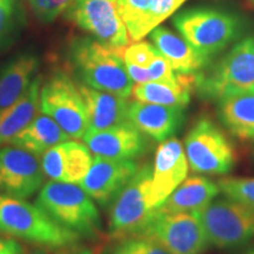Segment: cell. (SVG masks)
I'll return each instance as SVG.
<instances>
[{
  "label": "cell",
  "mask_w": 254,
  "mask_h": 254,
  "mask_svg": "<svg viewBox=\"0 0 254 254\" xmlns=\"http://www.w3.org/2000/svg\"><path fill=\"white\" fill-rule=\"evenodd\" d=\"M123 53L94 38H74L69 46L73 67L85 85L127 99L132 94L133 81L126 71Z\"/></svg>",
  "instance_id": "1"
},
{
  "label": "cell",
  "mask_w": 254,
  "mask_h": 254,
  "mask_svg": "<svg viewBox=\"0 0 254 254\" xmlns=\"http://www.w3.org/2000/svg\"><path fill=\"white\" fill-rule=\"evenodd\" d=\"M0 232L47 247L72 246L81 237L53 220L39 205L6 194H0Z\"/></svg>",
  "instance_id": "2"
},
{
  "label": "cell",
  "mask_w": 254,
  "mask_h": 254,
  "mask_svg": "<svg viewBox=\"0 0 254 254\" xmlns=\"http://www.w3.org/2000/svg\"><path fill=\"white\" fill-rule=\"evenodd\" d=\"M53 220L80 236H94L100 228V214L90 195L78 184L50 182L37 200Z\"/></svg>",
  "instance_id": "3"
},
{
  "label": "cell",
  "mask_w": 254,
  "mask_h": 254,
  "mask_svg": "<svg viewBox=\"0 0 254 254\" xmlns=\"http://www.w3.org/2000/svg\"><path fill=\"white\" fill-rule=\"evenodd\" d=\"M195 87L215 100L254 90V37L236 44L207 73L196 74Z\"/></svg>",
  "instance_id": "4"
},
{
  "label": "cell",
  "mask_w": 254,
  "mask_h": 254,
  "mask_svg": "<svg viewBox=\"0 0 254 254\" xmlns=\"http://www.w3.org/2000/svg\"><path fill=\"white\" fill-rule=\"evenodd\" d=\"M173 24L193 49L208 58L221 52L240 31L234 15L211 8L182 12L174 17Z\"/></svg>",
  "instance_id": "5"
},
{
  "label": "cell",
  "mask_w": 254,
  "mask_h": 254,
  "mask_svg": "<svg viewBox=\"0 0 254 254\" xmlns=\"http://www.w3.org/2000/svg\"><path fill=\"white\" fill-rule=\"evenodd\" d=\"M152 167H139L111 209V231L118 237H140L157 211L151 201Z\"/></svg>",
  "instance_id": "6"
},
{
  "label": "cell",
  "mask_w": 254,
  "mask_h": 254,
  "mask_svg": "<svg viewBox=\"0 0 254 254\" xmlns=\"http://www.w3.org/2000/svg\"><path fill=\"white\" fill-rule=\"evenodd\" d=\"M39 109L69 135L82 139L88 129L87 111L79 87L66 73L57 71L41 86Z\"/></svg>",
  "instance_id": "7"
},
{
  "label": "cell",
  "mask_w": 254,
  "mask_h": 254,
  "mask_svg": "<svg viewBox=\"0 0 254 254\" xmlns=\"http://www.w3.org/2000/svg\"><path fill=\"white\" fill-rule=\"evenodd\" d=\"M209 245L237 249L254 239V208L232 199L212 201L199 212Z\"/></svg>",
  "instance_id": "8"
},
{
  "label": "cell",
  "mask_w": 254,
  "mask_h": 254,
  "mask_svg": "<svg viewBox=\"0 0 254 254\" xmlns=\"http://www.w3.org/2000/svg\"><path fill=\"white\" fill-rule=\"evenodd\" d=\"M187 163L193 172L226 174L233 167L234 148L213 122L201 118L190 129L184 145Z\"/></svg>",
  "instance_id": "9"
},
{
  "label": "cell",
  "mask_w": 254,
  "mask_h": 254,
  "mask_svg": "<svg viewBox=\"0 0 254 254\" xmlns=\"http://www.w3.org/2000/svg\"><path fill=\"white\" fill-rule=\"evenodd\" d=\"M140 237H148L171 254H202L209 246L208 238L195 212L166 213L157 208Z\"/></svg>",
  "instance_id": "10"
},
{
  "label": "cell",
  "mask_w": 254,
  "mask_h": 254,
  "mask_svg": "<svg viewBox=\"0 0 254 254\" xmlns=\"http://www.w3.org/2000/svg\"><path fill=\"white\" fill-rule=\"evenodd\" d=\"M65 18L111 49L124 51L129 37L118 11V0H74Z\"/></svg>",
  "instance_id": "11"
},
{
  "label": "cell",
  "mask_w": 254,
  "mask_h": 254,
  "mask_svg": "<svg viewBox=\"0 0 254 254\" xmlns=\"http://www.w3.org/2000/svg\"><path fill=\"white\" fill-rule=\"evenodd\" d=\"M44 176L37 155L12 145L0 148V192L18 199L30 198L43 185Z\"/></svg>",
  "instance_id": "12"
},
{
  "label": "cell",
  "mask_w": 254,
  "mask_h": 254,
  "mask_svg": "<svg viewBox=\"0 0 254 254\" xmlns=\"http://www.w3.org/2000/svg\"><path fill=\"white\" fill-rule=\"evenodd\" d=\"M138 168L128 159L95 157L80 186L98 204L107 205L118 196Z\"/></svg>",
  "instance_id": "13"
},
{
  "label": "cell",
  "mask_w": 254,
  "mask_h": 254,
  "mask_svg": "<svg viewBox=\"0 0 254 254\" xmlns=\"http://www.w3.org/2000/svg\"><path fill=\"white\" fill-rule=\"evenodd\" d=\"M189 163L184 146L178 139L168 138L159 145L152 167L151 201L160 207L171 193L187 178Z\"/></svg>",
  "instance_id": "14"
},
{
  "label": "cell",
  "mask_w": 254,
  "mask_h": 254,
  "mask_svg": "<svg viewBox=\"0 0 254 254\" xmlns=\"http://www.w3.org/2000/svg\"><path fill=\"white\" fill-rule=\"evenodd\" d=\"M82 140L97 157L128 160L144 154L148 144L142 133L131 123H124L99 131L87 129Z\"/></svg>",
  "instance_id": "15"
},
{
  "label": "cell",
  "mask_w": 254,
  "mask_h": 254,
  "mask_svg": "<svg viewBox=\"0 0 254 254\" xmlns=\"http://www.w3.org/2000/svg\"><path fill=\"white\" fill-rule=\"evenodd\" d=\"M93 159L85 144L66 140L53 146L41 157L44 173L52 180L80 185Z\"/></svg>",
  "instance_id": "16"
},
{
  "label": "cell",
  "mask_w": 254,
  "mask_h": 254,
  "mask_svg": "<svg viewBox=\"0 0 254 254\" xmlns=\"http://www.w3.org/2000/svg\"><path fill=\"white\" fill-rule=\"evenodd\" d=\"M186 0H118V11L129 39L139 41L150 34Z\"/></svg>",
  "instance_id": "17"
},
{
  "label": "cell",
  "mask_w": 254,
  "mask_h": 254,
  "mask_svg": "<svg viewBox=\"0 0 254 254\" xmlns=\"http://www.w3.org/2000/svg\"><path fill=\"white\" fill-rule=\"evenodd\" d=\"M127 119L142 134L157 141H164L179 131L185 122L182 107L132 101L128 104Z\"/></svg>",
  "instance_id": "18"
},
{
  "label": "cell",
  "mask_w": 254,
  "mask_h": 254,
  "mask_svg": "<svg viewBox=\"0 0 254 254\" xmlns=\"http://www.w3.org/2000/svg\"><path fill=\"white\" fill-rule=\"evenodd\" d=\"M79 91L84 98L87 111L88 129L99 131L128 123L126 98L92 88L87 85H79Z\"/></svg>",
  "instance_id": "19"
},
{
  "label": "cell",
  "mask_w": 254,
  "mask_h": 254,
  "mask_svg": "<svg viewBox=\"0 0 254 254\" xmlns=\"http://www.w3.org/2000/svg\"><path fill=\"white\" fill-rule=\"evenodd\" d=\"M155 49L178 73L193 74L207 65L209 58L193 49L184 38L166 27H155L150 33Z\"/></svg>",
  "instance_id": "20"
},
{
  "label": "cell",
  "mask_w": 254,
  "mask_h": 254,
  "mask_svg": "<svg viewBox=\"0 0 254 254\" xmlns=\"http://www.w3.org/2000/svg\"><path fill=\"white\" fill-rule=\"evenodd\" d=\"M219 190H220L218 184L207 178L200 176L189 177L171 193L164 204L158 208L166 213H179V212L199 213L213 201Z\"/></svg>",
  "instance_id": "21"
},
{
  "label": "cell",
  "mask_w": 254,
  "mask_h": 254,
  "mask_svg": "<svg viewBox=\"0 0 254 254\" xmlns=\"http://www.w3.org/2000/svg\"><path fill=\"white\" fill-rule=\"evenodd\" d=\"M195 73H179V80L177 82L148 81L136 84L132 88V95L141 103L185 109L190 100V92L195 86Z\"/></svg>",
  "instance_id": "22"
},
{
  "label": "cell",
  "mask_w": 254,
  "mask_h": 254,
  "mask_svg": "<svg viewBox=\"0 0 254 254\" xmlns=\"http://www.w3.org/2000/svg\"><path fill=\"white\" fill-rule=\"evenodd\" d=\"M38 58L25 53L14 58L0 72V114L23 97L38 71Z\"/></svg>",
  "instance_id": "23"
},
{
  "label": "cell",
  "mask_w": 254,
  "mask_h": 254,
  "mask_svg": "<svg viewBox=\"0 0 254 254\" xmlns=\"http://www.w3.org/2000/svg\"><path fill=\"white\" fill-rule=\"evenodd\" d=\"M69 140V135L46 114H40L18 134L9 139L8 145L23 148L34 155H43L53 146Z\"/></svg>",
  "instance_id": "24"
},
{
  "label": "cell",
  "mask_w": 254,
  "mask_h": 254,
  "mask_svg": "<svg viewBox=\"0 0 254 254\" xmlns=\"http://www.w3.org/2000/svg\"><path fill=\"white\" fill-rule=\"evenodd\" d=\"M219 119L241 140H254V90L219 100Z\"/></svg>",
  "instance_id": "25"
},
{
  "label": "cell",
  "mask_w": 254,
  "mask_h": 254,
  "mask_svg": "<svg viewBox=\"0 0 254 254\" xmlns=\"http://www.w3.org/2000/svg\"><path fill=\"white\" fill-rule=\"evenodd\" d=\"M41 80L40 75H36L23 97L0 114V145L7 144L9 139L36 118L39 109Z\"/></svg>",
  "instance_id": "26"
},
{
  "label": "cell",
  "mask_w": 254,
  "mask_h": 254,
  "mask_svg": "<svg viewBox=\"0 0 254 254\" xmlns=\"http://www.w3.org/2000/svg\"><path fill=\"white\" fill-rule=\"evenodd\" d=\"M23 21L21 0H0V49L13 39Z\"/></svg>",
  "instance_id": "27"
},
{
  "label": "cell",
  "mask_w": 254,
  "mask_h": 254,
  "mask_svg": "<svg viewBox=\"0 0 254 254\" xmlns=\"http://www.w3.org/2000/svg\"><path fill=\"white\" fill-rule=\"evenodd\" d=\"M218 186L227 198L254 208V178H226Z\"/></svg>",
  "instance_id": "28"
},
{
  "label": "cell",
  "mask_w": 254,
  "mask_h": 254,
  "mask_svg": "<svg viewBox=\"0 0 254 254\" xmlns=\"http://www.w3.org/2000/svg\"><path fill=\"white\" fill-rule=\"evenodd\" d=\"M74 0H28L30 6L41 23H53L60 14L65 11Z\"/></svg>",
  "instance_id": "29"
},
{
  "label": "cell",
  "mask_w": 254,
  "mask_h": 254,
  "mask_svg": "<svg viewBox=\"0 0 254 254\" xmlns=\"http://www.w3.org/2000/svg\"><path fill=\"white\" fill-rule=\"evenodd\" d=\"M158 55L159 51L155 49L154 45L147 41L139 40L124 50L123 58L126 64H133V65L147 68Z\"/></svg>",
  "instance_id": "30"
},
{
  "label": "cell",
  "mask_w": 254,
  "mask_h": 254,
  "mask_svg": "<svg viewBox=\"0 0 254 254\" xmlns=\"http://www.w3.org/2000/svg\"><path fill=\"white\" fill-rule=\"evenodd\" d=\"M147 71L148 74H150L151 81L177 82L179 80V73L177 74L174 72L171 64L160 55V52L151 63V65L148 66Z\"/></svg>",
  "instance_id": "31"
},
{
  "label": "cell",
  "mask_w": 254,
  "mask_h": 254,
  "mask_svg": "<svg viewBox=\"0 0 254 254\" xmlns=\"http://www.w3.org/2000/svg\"><path fill=\"white\" fill-rule=\"evenodd\" d=\"M134 240L140 254H171L160 244L148 237H134Z\"/></svg>",
  "instance_id": "32"
},
{
  "label": "cell",
  "mask_w": 254,
  "mask_h": 254,
  "mask_svg": "<svg viewBox=\"0 0 254 254\" xmlns=\"http://www.w3.org/2000/svg\"><path fill=\"white\" fill-rule=\"evenodd\" d=\"M113 254H140L138 249H136L134 238L127 239L123 244L117 247Z\"/></svg>",
  "instance_id": "33"
},
{
  "label": "cell",
  "mask_w": 254,
  "mask_h": 254,
  "mask_svg": "<svg viewBox=\"0 0 254 254\" xmlns=\"http://www.w3.org/2000/svg\"><path fill=\"white\" fill-rule=\"evenodd\" d=\"M0 254H24V252L14 240H5L4 245L0 247Z\"/></svg>",
  "instance_id": "34"
},
{
  "label": "cell",
  "mask_w": 254,
  "mask_h": 254,
  "mask_svg": "<svg viewBox=\"0 0 254 254\" xmlns=\"http://www.w3.org/2000/svg\"><path fill=\"white\" fill-rule=\"evenodd\" d=\"M60 254H94V252L91 249H85V247H72Z\"/></svg>",
  "instance_id": "35"
},
{
  "label": "cell",
  "mask_w": 254,
  "mask_h": 254,
  "mask_svg": "<svg viewBox=\"0 0 254 254\" xmlns=\"http://www.w3.org/2000/svg\"><path fill=\"white\" fill-rule=\"evenodd\" d=\"M245 254H254V247H253V249H251V250L247 251Z\"/></svg>",
  "instance_id": "36"
},
{
  "label": "cell",
  "mask_w": 254,
  "mask_h": 254,
  "mask_svg": "<svg viewBox=\"0 0 254 254\" xmlns=\"http://www.w3.org/2000/svg\"><path fill=\"white\" fill-rule=\"evenodd\" d=\"M4 244H5V240H1V239H0V247H1L2 245H4Z\"/></svg>",
  "instance_id": "37"
},
{
  "label": "cell",
  "mask_w": 254,
  "mask_h": 254,
  "mask_svg": "<svg viewBox=\"0 0 254 254\" xmlns=\"http://www.w3.org/2000/svg\"><path fill=\"white\" fill-rule=\"evenodd\" d=\"M251 1H253V2H254V0H251Z\"/></svg>",
  "instance_id": "38"
}]
</instances>
